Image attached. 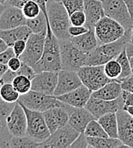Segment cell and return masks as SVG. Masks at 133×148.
I'll return each mask as SVG.
<instances>
[{"instance_id": "obj_55", "label": "cell", "mask_w": 133, "mask_h": 148, "mask_svg": "<svg viewBox=\"0 0 133 148\" xmlns=\"http://www.w3.org/2000/svg\"><path fill=\"white\" fill-rule=\"evenodd\" d=\"M6 3H7V0H0V3L6 4Z\"/></svg>"}, {"instance_id": "obj_33", "label": "cell", "mask_w": 133, "mask_h": 148, "mask_svg": "<svg viewBox=\"0 0 133 148\" xmlns=\"http://www.w3.org/2000/svg\"><path fill=\"white\" fill-rule=\"evenodd\" d=\"M104 72L109 79L116 81L121 74V67L116 59H112L104 64Z\"/></svg>"}, {"instance_id": "obj_12", "label": "cell", "mask_w": 133, "mask_h": 148, "mask_svg": "<svg viewBox=\"0 0 133 148\" xmlns=\"http://www.w3.org/2000/svg\"><path fill=\"white\" fill-rule=\"evenodd\" d=\"M93 115L95 119H98L108 113H116L124 108V101L122 97H119L113 100H104L90 96L88 102L85 106Z\"/></svg>"}, {"instance_id": "obj_32", "label": "cell", "mask_w": 133, "mask_h": 148, "mask_svg": "<svg viewBox=\"0 0 133 148\" xmlns=\"http://www.w3.org/2000/svg\"><path fill=\"white\" fill-rule=\"evenodd\" d=\"M11 83L16 89V91L20 93V95L25 94L32 90V80L26 75H17L16 77H15Z\"/></svg>"}, {"instance_id": "obj_43", "label": "cell", "mask_w": 133, "mask_h": 148, "mask_svg": "<svg viewBox=\"0 0 133 148\" xmlns=\"http://www.w3.org/2000/svg\"><path fill=\"white\" fill-rule=\"evenodd\" d=\"M22 60L20 59V58L19 57H13V58H11L10 60H9V62H8V68H9V69H10V70H12V71H17L20 68H21V66H22Z\"/></svg>"}, {"instance_id": "obj_51", "label": "cell", "mask_w": 133, "mask_h": 148, "mask_svg": "<svg viewBox=\"0 0 133 148\" xmlns=\"http://www.w3.org/2000/svg\"><path fill=\"white\" fill-rule=\"evenodd\" d=\"M8 65L7 64H0V79L2 78V76L3 75V74L8 70Z\"/></svg>"}, {"instance_id": "obj_23", "label": "cell", "mask_w": 133, "mask_h": 148, "mask_svg": "<svg viewBox=\"0 0 133 148\" xmlns=\"http://www.w3.org/2000/svg\"><path fill=\"white\" fill-rule=\"evenodd\" d=\"M122 92L123 89L120 83L117 81H112L98 90L92 92L91 96L104 100H113L120 97Z\"/></svg>"}, {"instance_id": "obj_47", "label": "cell", "mask_w": 133, "mask_h": 148, "mask_svg": "<svg viewBox=\"0 0 133 148\" xmlns=\"http://www.w3.org/2000/svg\"><path fill=\"white\" fill-rule=\"evenodd\" d=\"M35 2H37L39 3V5L40 6L41 8V10L43 11L45 15V16L48 18V16H47V10H46V2L47 0H34Z\"/></svg>"}, {"instance_id": "obj_6", "label": "cell", "mask_w": 133, "mask_h": 148, "mask_svg": "<svg viewBox=\"0 0 133 148\" xmlns=\"http://www.w3.org/2000/svg\"><path fill=\"white\" fill-rule=\"evenodd\" d=\"M94 31L98 45L116 41L126 34L122 25L106 16L96 23Z\"/></svg>"}, {"instance_id": "obj_14", "label": "cell", "mask_w": 133, "mask_h": 148, "mask_svg": "<svg viewBox=\"0 0 133 148\" xmlns=\"http://www.w3.org/2000/svg\"><path fill=\"white\" fill-rule=\"evenodd\" d=\"M58 81V72L42 71L37 73L32 80V90L53 95Z\"/></svg>"}, {"instance_id": "obj_38", "label": "cell", "mask_w": 133, "mask_h": 148, "mask_svg": "<svg viewBox=\"0 0 133 148\" xmlns=\"http://www.w3.org/2000/svg\"><path fill=\"white\" fill-rule=\"evenodd\" d=\"M12 135L8 131L7 127H0V147H10V140Z\"/></svg>"}, {"instance_id": "obj_1", "label": "cell", "mask_w": 133, "mask_h": 148, "mask_svg": "<svg viewBox=\"0 0 133 148\" xmlns=\"http://www.w3.org/2000/svg\"><path fill=\"white\" fill-rule=\"evenodd\" d=\"M33 69L36 74L42 71L59 72L62 69L59 40L54 35L48 21L43 55L39 61L33 66Z\"/></svg>"}, {"instance_id": "obj_46", "label": "cell", "mask_w": 133, "mask_h": 148, "mask_svg": "<svg viewBox=\"0 0 133 148\" xmlns=\"http://www.w3.org/2000/svg\"><path fill=\"white\" fill-rule=\"evenodd\" d=\"M29 0H7L6 4L7 5H11V6H15L17 8L22 9V7L24 6V4L28 2Z\"/></svg>"}, {"instance_id": "obj_28", "label": "cell", "mask_w": 133, "mask_h": 148, "mask_svg": "<svg viewBox=\"0 0 133 148\" xmlns=\"http://www.w3.org/2000/svg\"><path fill=\"white\" fill-rule=\"evenodd\" d=\"M115 59L119 62V64L121 67V74H120L119 77L116 80L117 82H120L123 80H125V79H126V78L132 75V67H131V64H130L128 56L126 54V49L123 50L118 55V57Z\"/></svg>"}, {"instance_id": "obj_19", "label": "cell", "mask_w": 133, "mask_h": 148, "mask_svg": "<svg viewBox=\"0 0 133 148\" xmlns=\"http://www.w3.org/2000/svg\"><path fill=\"white\" fill-rule=\"evenodd\" d=\"M91 92H92L86 86L81 85L78 88L69 92H66L65 94L56 96V98L68 106L77 107V108H82L85 107L86 103L88 102L91 96Z\"/></svg>"}, {"instance_id": "obj_30", "label": "cell", "mask_w": 133, "mask_h": 148, "mask_svg": "<svg viewBox=\"0 0 133 148\" xmlns=\"http://www.w3.org/2000/svg\"><path fill=\"white\" fill-rule=\"evenodd\" d=\"M40 143L33 140L28 136H12L10 140V147L12 148H35L39 147Z\"/></svg>"}, {"instance_id": "obj_34", "label": "cell", "mask_w": 133, "mask_h": 148, "mask_svg": "<svg viewBox=\"0 0 133 148\" xmlns=\"http://www.w3.org/2000/svg\"><path fill=\"white\" fill-rule=\"evenodd\" d=\"M23 15L26 19H32L39 15V13L42 11L40 6L37 2L34 0H29L26 2L24 6L22 8Z\"/></svg>"}, {"instance_id": "obj_31", "label": "cell", "mask_w": 133, "mask_h": 148, "mask_svg": "<svg viewBox=\"0 0 133 148\" xmlns=\"http://www.w3.org/2000/svg\"><path fill=\"white\" fill-rule=\"evenodd\" d=\"M84 134L86 137H109L103 127L96 119L91 120L85 129Z\"/></svg>"}, {"instance_id": "obj_40", "label": "cell", "mask_w": 133, "mask_h": 148, "mask_svg": "<svg viewBox=\"0 0 133 148\" xmlns=\"http://www.w3.org/2000/svg\"><path fill=\"white\" fill-rule=\"evenodd\" d=\"M72 148H87L89 144L87 142V137L84 133H80L79 135L75 139V140L72 143Z\"/></svg>"}, {"instance_id": "obj_29", "label": "cell", "mask_w": 133, "mask_h": 148, "mask_svg": "<svg viewBox=\"0 0 133 148\" xmlns=\"http://www.w3.org/2000/svg\"><path fill=\"white\" fill-rule=\"evenodd\" d=\"M20 93L16 91L12 83H3L0 87V98L9 103L18 101Z\"/></svg>"}, {"instance_id": "obj_57", "label": "cell", "mask_w": 133, "mask_h": 148, "mask_svg": "<svg viewBox=\"0 0 133 148\" xmlns=\"http://www.w3.org/2000/svg\"><path fill=\"white\" fill-rule=\"evenodd\" d=\"M1 85H2V84H1V82H0V87H1Z\"/></svg>"}, {"instance_id": "obj_7", "label": "cell", "mask_w": 133, "mask_h": 148, "mask_svg": "<svg viewBox=\"0 0 133 148\" xmlns=\"http://www.w3.org/2000/svg\"><path fill=\"white\" fill-rule=\"evenodd\" d=\"M22 107L26 116V136L39 143L45 141L51 134L45 123L43 112Z\"/></svg>"}, {"instance_id": "obj_37", "label": "cell", "mask_w": 133, "mask_h": 148, "mask_svg": "<svg viewBox=\"0 0 133 148\" xmlns=\"http://www.w3.org/2000/svg\"><path fill=\"white\" fill-rule=\"evenodd\" d=\"M70 24L74 26H83L86 25V17L84 10H77L69 15Z\"/></svg>"}, {"instance_id": "obj_56", "label": "cell", "mask_w": 133, "mask_h": 148, "mask_svg": "<svg viewBox=\"0 0 133 148\" xmlns=\"http://www.w3.org/2000/svg\"><path fill=\"white\" fill-rule=\"evenodd\" d=\"M53 1H56V2H61L62 0H53Z\"/></svg>"}, {"instance_id": "obj_48", "label": "cell", "mask_w": 133, "mask_h": 148, "mask_svg": "<svg viewBox=\"0 0 133 148\" xmlns=\"http://www.w3.org/2000/svg\"><path fill=\"white\" fill-rule=\"evenodd\" d=\"M125 2H126V4L128 8L130 15L133 18V0H125Z\"/></svg>"}, {"instance_id": "obj_36", "label": "cell", "mask_w": 133, "mask_h": 148, "mask_svg": "<svg viewBox=\"0 0 133 148\" xmlns=\"http://www.w3.org/2000/svg\"><path fill=\"white\" fill-rule=\"evenodd\" d=\"M61 2L69 15L77 10H84V0H62Z\"/></svg>"}, {"instance_id": "obj_22", "label": "cell", "mask_w": 133, "mask_h": 148, "mask_svg": "<svg viewBox=\"0 0 133 148\" xmlns=\"http://www.w3.org/2000/svg\"><path fill=\"white\" fill-rule=\"evenodd\" d=\"M31 34L32 31L26 25L8 30H0V37L4 40L9 47H12L13 44L19 40H27Z\"/></svg>"}, {"instance_id": "obj_4", "label": "cell", "mask_w": 133, "mask_h": 148, "mask_svg": "<svg viewBox=\"0 0 133 148\" xmlns=\"http://www.w3.org/2000/svg\"><path fill=\"white\" fill-rule=\"evenodd\" d=\"M18 102L29 110L40 112H44L55 107L66 109L67 106L53 95H46L34 90H30L28 92L20 95Z\"/></svg>"}, {"instance_id": "obj_20", "label": "cell", "mask_w": 133, "mask_h": 148, "mask_svg": "<svg viewBox=\"0 0 133 148\" xmlns=\"http://www.w3.org/2000/svg\"><path fill=\"white\" fill-rule=\"evenodd\" d=\"M45 123L50 134L68 123V114L65 109L55 107L43 112Z\"/></svg>"}, {"instance_id": "obj_53", "label": "cell", "mask_w": 133, "mask_h": 148, "mask_svg": "<svg viewBox=\"0 0 133 148\" xmlns=\"http://www.w3.org/2000/svg\"><path fill=\"white\" fill-rule=\"evenodd\" d=\"M5 4H3V3H0V16H1V15H2V13H3V11L4 10V9H5Z\"/></svg>"}, {"instance_id": "obj_58", "label": "cell", "mask_w": 133, "mask_h": 148, "mask_svg": "<svg viewBox=\"0 0 133 148\" xmlns=\"http://www.w3.org/2000/svg\"><path fill=\"white\" fill-rule=\"evenodd\" d=\"M132 75H133V69H132Z\"/></svg>"}, {"instance_id": "obj_21", "label": "cell", "mask_w": 133, "mask_h": 148, "mask_svg": "<svg viewBox=\"0 0 133 148\" xmlns=\"http://www.w3.org/2000/svg\"><path fill=\"white\" fill-rule=\"evenodd\" d=\"M84 12L86 17V26L89 29H94L96 23L105 16L101 0H84Z\"/></svg>"}, {"instance_id": "obj_39", "label": "cell", "mask_w": 133, "mask_h": 148, "mask_svg": "<svg viewBox=\"0 0 133 148\" xmlns=\"http://www.w3.org/2000/svg\"><path fill=\"white\" fill-rule=\"evenodd\" d=\"M89 31V27H87L86 25L83 26H74V25H70L68 27V34L70 37H76L79 36L81 34H84Z\"/></svg>"}, {"instance_id": "obj_5", "label": "cell", "mask_w": 133, "mask_h": 148, "mask_svg": "<svg viewBox=\"0 0 133 148\" xmlns=\"http://www.w3.org/2000/svg\"><path fill=\"white\" fill-rule=\"evenodd\" d=\"M59 45L62 69L77 71L79 68L86 65L88 53L80 51L70 40H59Z\"/></svg>"}, {"instance_id": "obj_54", "label": "cell", "mask_w": 133, "mask_h": 148, "mask_svg": "<svg viewBox=\"0 0 133 148\" xmlns=\"http://www.w3.org/2000/svg\"><path fill=\"white\" fill-rule=\"evenodd\" d=\"M130 43L133 44V25L131 28V37H130Z\"/></svg>"}, {"instance_id": "obj_44", "label": "cell", "mask_w": 133, "mask_h": 148, "mask_svg": "<svg viewBox=\"0 0 133 148\" xmlns=\"http://www.w3.org/2000/svg\"><path fill=\"white\" fill-rule=\"evenodd\" d=\"M119 83L121 85V87L124 91L133 92V75L123 80Z\"/></svg>"}, {"instance_id": "obj_11", "label": "cell", "mask_w": 133, "mask_h": 148, "mask_svg": "<svg viewBox=\"0 0 133 148\" xmlns=\"http://www.w3.org/2000/svg\"><path fill=\"white\" fill-rule=\"evenodd\" d=\"M46 34H31L26 40L24 52L19 57L22 62L33 67L43 55Z\"/></svg>"}, {"instance_id": "obj_9", "label": "cell", "mask_w": 133, "mask_h": 148, "mask_svg": "<svg viewBox=\"0 0 133 148\" xmlns=\"http://www.w3.org/2000/svg\"><path fill=\"white\" fill-rule=\"evenodd\" d=\"M102 2L106 16L118 21L126 31L131 30L133 18L129 13L125 0H102Z\"/></svg>"}, {"instance_id": "obj_50", "label": "cell", "mask_w": 133, "mask_h": 148, "mask_svg": "<svg viewBox=\"0 0 133 148\" xmlns=\"http://www.w3.org/2000/svg\"><path fill=\"white\" fill-rule=\"evenodd\" d=\"M8 48H9L8 45L4 42V40L0 37V53H2V52L5 51Z\"/></svg>"}, {"instance_id": "obj_26", "label": "cell", "mask_w": 133, "mask_h": 148, "mask_svg": "<svg viewBox=\"0 0 133 148\" xmlns=\"http://www.w3.org/2000/svg\"><path fill=\"white\" fill-rule=\"evenodd\" d=\"M103 127L108 136L110 138H118V119L116 113H108L97 119Z\"/></svg>"}, {"instance_id": "obj_42", "label": "cell", "mask_w": 133, "mask_h": 148, "mask_svg": "<svg viewBox=\"0 0 133 148\" xmlns=\"http://www.w3.org/2000/svg\"><path fill=\"white\" fill-rule=\"evenodd\" d=\"M15 53H14V51L12 49V47H9L5 51L0 53V64H7L9 60L15 57Z\"/></svg>"}, {"instance_id": "obj_24", "label": "cell", "mask_w": 133, "mask_h": 148, "mask_svg": "<svg viewBox=\"0 0 133 148\" xmlns=\"http://www.w3.org/2000/svg\"><path fill=\"white\" fill-rule=\"evenodd\" d=\"M70 41L80 51L86 53L90 52L98 45L95 31L92 28H90L88 32L84 34L76 37H71Z\"/></svg>"}, {"instance_id": "obj_41", "label": "cell", "mask_w": 133, "mask_h": 148, "mask_svg": "<svg viewBox=\"0 0 133 148\" xmlns=\"http://www.w3.org/2000/svg\"><path fill=\"white\" fill-rule=\"evenodd\" d=\"M26 40H19L13 44L12 49L14 51L16 57H20L22 55L26 49Z\"/></svg>"}, {"instance_id": "obj_27", "label": "cell", "mask_w": 133, "mask_h": 148, "mask_svg": "<svg viewBox=\"0 0 133 148\" xmlns=\"http://www.w3.org/2000/svg\"><path fill=\"white\" fill-rule=\"evenodd\" d=\"M48 18L41 11L39 15L32 19H26V25L31 29L33 34H46Z\"/></svg>"}, {"instance_id": "obj_49", "label": "cell", "mask_w": 133, "mask_h": 148, "mask_svg": "<svg viewBox=\"0 0 133 148\" xmlns=\"http://www.w3.org/2000/svg\"><path fill=\"white\" fill-rule=\"evenodd\" d=\"M126 54L128 57H132L133 56V44L132 43H128L126 47Z\"/></svg>"}, {"instance_id": "obj_2", "label": "cell", "mask_w": 133, "mask_h": 148, "mask_svg": "<svg viewBox=\"0 0 133 148\" xmlns=\"http://www.w3.org/2000/svg\"><path fill=\"white\" fill-rule=\"evenodd\" d=\"M46 10L48 16V22L54 35L59 40H70L68 27L71 25L69 14L62 2L47 0Z\"/></svg>"}, {"instance_id": "obj_45", "label": "cell", "mask_w": 133, "mask_h": 148, "mask_svg": "<svg viewBox=\"0 0 133 148\" xmlns=\"http://www.w3.org/2000/svg\"><path fill=\"white\" fill-rule=\"evenodd\" d=\"M121 97H122L123 101H124V107L125 106H133V92H130L123 90Z\"/></svg>"}, {"instance_id": "obj_17", "label": "cell", "mask_w": 133, "mask_h": 148, "mask_svg": "<svg viewBox=\"0 0 133 148\" xmlns=\"http://www.w3.org/2000/svg\"><path fill=\"white\" fill-rule=\"evenodd\" d=\"M5 9L0 16V30L12 29L26 25V18L23 15L22 9L5 4Z\"/></svg>"}, {"instance_id": "obj_52", "label": "cell", "mask_w": 133, "mask_h": 148, "mask_svg": "<svg viewBox=\"0 0 133 148\" xmlns=\"http://www.w3.org/2000/svg\"><path fill=\"white\" fill-rule=\"evenodd\" d=\"M124 110H126L128 114H130L132 116H133V106H125L123 108Z\"/></svg>"}, {"instance_id": "obj_35", "label": "cell", "mask_w": 133, "mask_h": 148, "mask_svg": "<svg viewBox=\"0 0 133 148\" xmlns=\"http://www.w3.org/2000/svg\"><path fill=\"white\" fill-rule=\"evenodd\" d=\"M16 103H9L0 98V127H6V120L12 110L16 106Z\"/></svg>"}, {"instance_id": "obj_8", "label": "cell", "mask_w": 133, "mask_h": 148, "mask_svg": "<svg viewBox=\"0 0 133 148\" xmlns=\"http://www.w3.org/2000/svg\"><path fill=\"white\" fill-rule=\"evenodd\" d=\"M82 82L91 92L96 91L113 80L109 79L104 72V65H85L77 70Z\"/></svg>"}, {"instance_id": "obj_10", "label": "cell", "mask_w": 133, "mask_h": 148, "mask_svg": "<svg viewBox=\"0 0 133 148\" xmlns=\"http://www.w3.org/2000/svg\"><path fill=\"white\" fill-rule=\"evenodd\" d=\"M79 132L68 123L58 128L52 133L50 137L42 143L39 147L44 148H66L70 147L72 143L79 135Z\"/></svg>"}, {"instance_id": "obj_13", "label": "cell", "mask_w": 133, "mask_h": 148, "mask_svg": "<svg viewBox=\"0 0 133 148\" xmlns=\"http://www.w3.org/2000/svg\"><path fill=\"white\" fill-rule=\"evenodd\" d=\"M26 116L22 106L17 101L6 120V127L12 136L26 135Z\"/></svg>"}, {"instance_id": "obj_16", "label": "cell", "mask_w": 133, "mask_h": 148, "mask_svg": "<svg viewBox=\"0 0 133 148\" xmlns=\"http://www.w3.org/2000/svg\"><path fill=\"white\" fill-rule=\"evenodd\" d=\"M118 119V138L127 147L133 148V116L126 110L116 112Z\"/></svg>"}, {"instance_id": "obj_3", "label": "cell", "mask_w": 133, "mask_h": 148, "mask_svg": "<svg viewBox=\"0 0 133 148\" xmlns=\"http://www.w3.org/2000/svg\"><path fill=\"white\" fill-rule=\"evenodd\" d=\"M131 30L126 31L124 36L113 42L97 45L93 51L88 53L86 65H104L112 59H115L118 55L126 49L130 43Z\"/></svg>"}, {"instance_id": "obj_25", "label": "cell", "mask_w": 133, "mask_h": 148, "mask_svg": "<svg viewBox=\"0 0 133 148\" xmlns=\"http://www.w3.org/2000/svg\"><path fill=\"white\" fill-rule=\"evenodd\" d=\"M89 147L92 148H117L127 147L119 138L110 137H87Z\"/></svg>"}, {"instance_id": "obj_18", "label": "cell", "mask_w": 133, "mask_h": 148, "mask_svg": "<svg viewBox=\"0 0 133 148\" xmlns=\"http://www.w3.org/2000/svg\"><path fill=\"white\" fill-rule=\"evenodd\" d=\"M65 110L68 114V124L79 133H84L87 124L95 119L86 107L77 108L67 105Z\"/></svg>"}, {"instance_id": "obj_59", "label": "cell", "mask_w": 133, "mask_h": 148, "mask_svg": "<svg viewBox=\"0 0 133 148\" xmlns=\"http://www.w3.org/2000/svg\"><path fill=\"white\" fill-rule=\"evenodd\" d=\"M101 1H102V0H101Z\"/></svg>"}, {"instance_id": "obj_15", "label": "cell", "mask_w": 133, "mask_h": 148, "mask_svg": "<svg viewBox=\"0 0 133 148\" xmlns=\"http://www.w3.org/2000/svg\"><path fill=\"white\" fill-rule=\"evenodd\" d=\"M82 84V82L77 73V71L62 69L58 72L57 85L53 93V96H60L69 92Z\"/></svg>"}]
</instances>
